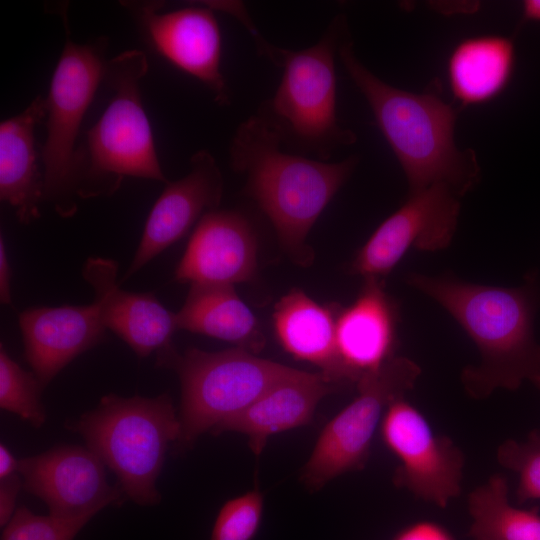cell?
<instances>
[{
	"label": "cell",
	"instance_id": "obj_1",
	"mask_svg": "<svg viewBox=\"0 0 540 540\" xmlns=\"http://www.w3.org/2000/svg\"><path fill=\"white\" fill-rule=\"evenodd\" d=\"M407 282L441 305L477 346L479 364L465 367L461 375L470 397L484 399L499 388L516 390L524 381L540 390V345L533 332L538 297L533 284L509 288L418 273L410 274Z\"/></svg>",
	"mask_w": 540,
	"mask_h": 540
},
{
	"label": "cell",
	"instance_id": "obj_2",
	"mask_svg": "<svg viewBox=\"0 0 540 540\" xmlns=\"http://www.w3.org/2000/svg\"><path fill=\"white\" fill-rule=\"evenodd\" d=\"M231 168L246 177L245 193L273 225L294 261L308 265L306 238L321 213L347 181L357 156L327 162L285 150L256 113L241 122L229 143Z\"/></svg>",
	"mask_w": 540,
	"mask_h": 540
},
{
	"label": "cell",
	"instance_id": "obj_3",
	"mask_svg": "<svg viewBox=\"0 0 540 540\" xmlns=\"http://www.w3.org/2000/svg\"><path fill=\"white\" fill-rule=\"evenodd\" d=\"M338 56L401 165L409 194L438 183L459 197L470 190L479 179V167L472 151L455 145L454 109L434 94L412 93L379 79L356 57L348 32Z\"/></svg>",
	"mask_w": 540,
	"mask_h": 540
},
{
	"label": "cell",
	"instance_id": "obj_4",
	"mask_svg": "<svg viewBox=\"0 0 540 540\" xmlns=\"http://www.w3.org/2000/svg\"><path fill=\"white\" fill-rule=\"evenodd\" d=\"M347 32L345 17L338 15L314 45L302 50L271 49L267 59L282 70V77L256 114L285 150L326 161L334 151L356 141L336 114L335 56Z\"/></svg>",
	"mask_w": 540,
	"mask_h": 540
},
{
	"label": "cell",
	"instance_id": "obj_5",
	"mask_svg": "<svg viewBox=\"0 0 540 540\" xmlns=\"http://www.w3.org/2000/svg\"><path fill=\"white\" fill-rule=\"evenodd\" d=\"M147 70V57L140 50L125 51L107 61L104 82L113 95L77 147L79 200L110 196L125 177L169 182L161 169L141 99L140 81Z\"/></svg>",
	"mask_w": 540,
	"mask_h": 540
},
{
	"label": "cell",
	"instance_id": "obj_6",
	"mask_svg": "<svg viewBox=\"0 0 540 540\" xmlns=\"http://www.w3.org/2000/svg\"><path fill=\"white\" fill-rule=\"evenodd\" d=\"M67 428L80 434L117 475L127 498L142 506L160 502L157 479L167 450L180 434L179 417L167 393L152 398L105 395Z\"/></svg>",
	"mask_w": 540,
	"mask_h": 540
},
{
	"label": "cell",
	"instance_id": "obj_7",
	"mask_svg": "<svg viewBox=\"0 0 540 540\" xmlns=\"http://www.w3.org/2000/svg\"><path fill=\"white\" fill-rule=\"evenodd\" d=\"M156 364L180 379L177 452L246 409L294 369L238 347L217 352L188 348L179 354L173 344L156 353Z\"/></svg>",
	"mask_w": 540,
	"mask_h": 540
},
{
	"label": "cell",
	"instance_id": "obj_8",
	"mask_svg": "<svg viewBox=\"0 0 540 540\" xmlns=\"http://www.w3.org/2000/svg\"><path fill=\"white\" fill-rule=\"evenodd\" d=\"M106 38L79 44L66 37L46 97L47 137L42 148L44 201L70 218L78 210L76 140L84 115L104 81Z\"/></svg>",
	"mask_w": 540,
	"mask_h": 540
},
{
	"label": "cell",
	"instance_id": "obj_9",
	"mask_svg": "<svg viewBox=\"0 0 540 540\" xmlns=\"http://www.w3.org/2000/svg\"><path fill=\"white\" fill-rule=\"evenodd\" d=\"M421 369L407 357L395 356L357 381L358 394L320 433L302 468L301 481L317 491L330 480L364 468L375 431L388 406L405 398Z\"/></svg>",
	"mask_w": 540,
	"mask_h": 540
},
{
	"label": "cell",
	"instance_id": "obj_10",
	"mask_svg": "<svg viewBox=\"0 0 540 540\" xmlns=\"http://www.w3.org/2000/svg\"><path fill=\"white\" fill-rule=\"evenodd\" d=\"M379 428L383 443L399 461L393 475L396 487L441 508L459 496L464 455L449 437L434 431L418 408L405 398L394 401Z\"/></svg>",
	"mask_w": 540,
	"mask_h": 540
},
{
	"label": "cell",
	"instance_id": "obj_11",
	"mask_svg": "<svg viewBox=\"0 0 540 540\" xmlns=\"http://www.w3.org/2000/svg\"><path fill=\"white\" fill-rule=\"evenodd\" d=\"M458 197L442 183L408 194L407 200L377 227L359 250L351 272L380 279L410 249L435 252L448 247L456 231Z\"/></svg>",
	"mask_w": 540,
	"mask_h": 540
},
{
	"label": "cell",
	"instance_id": "obj_12",
	"mask_svg": "<svg viewBox=\"0 0 540 540\" xmlns=\"http://www.w3.org/2000/svg\"><path fill=\"white\" fill-rule=\"evenodd\" d=\"M155 49L179 69L197 78L220 106L230 102L221 72V33L213 10L186 7L162 12L159 1H125Z\"/></svg>",
	"mask_w": 540,
	"mask_h": 540
},
{
	"label": "cell",
	"instance_id": "obj_13",
	"mask_svg": "<svg viewBox=\"0 0 540 540\" xmlns=\"http://www.w3.org/2000/svg\"><path fill=\"white\" fill-rule=\"evenodd\" d=\"M18 472L23 488L40 498L55 516H95L105 507L123 502L122 489L107 483L105 464L88 447L61 445L24 457Z\"/></svg>",
	"mask_w": 540,
	"mask_h": 540
},
{
	"label": "cell",
	"instance_id": "obj_14",
	"mask_svg": "<svg viewBox=\"0 0 540 540\" xmlns=\"http://www.w3.org/2000/svg\"><path fill=\"white\" fill-rule=\"evenodd\" d=\"M223 177L215 158L204 149L190 158V170L168 182L146 220L138 248L121 284L182 238L205 214L218 209Z\"/></svg>",
	"mask_w": 540,
	"mask_h": 540
},
{
	"label": "cell",
	"instance_id": "obj_15",
	"mask_svg": "<svg viewBox=\"0 0 540 540\" xmlns=\"http://www.w3.org/2000/svg\"><path fill=\"white\" fill-rule=\"evenodd\" d=\"M257 271V241L248 219L236 210H214L197 223L176 270L180 283L231 285Z\"/></svg>",
	"mask_w": 540,
	"mask_h": 540
},
{
	"label": "cell",
	"instance_id": "obj_16",
	"mask_svg": "<svg viewBox=\"0 0 540 540\" xmlns=\"http://www.w3.org/2000/svg\"><path fill=\"white\" fill-rule=\"evenodd\" d=\"M118 264L103 257L86 260L82 275L94 291L106 329L120 337L139 358L172 345L177 331L175 313L152 293L123 290L117 281Z\"/></svg>",
	"mask_w": 540,
	"mask_h": 540
},
{
	"label": "cell",
	"instance_id": "obj_17",
	"mask_svg": "<svg viewBox=\"0 0 540 540\" xmlns=\"http://www.w3.org/2000/svg\"><path fill=\"white\" fill-rule=\"evenodd\" d=\"M26 361L45 388L73 359L102 341L98 305L34 307L18 316Z\"/></svg>",
	"mask_w": 540,
	"mask_h": 540
},
{
	"label": "cell",
	"instance_id": "obj_18",
	"mask_svg": "<svg viewBox=\"0 0 540 540\" xmlns=\"http://www.w3.org/2000/svg\"><path fill=\"white\" fill-rule=\"evenodd\" d=\"M397 310L378 278H365L356 300L336 317V344L351 383L392 359Z\"/></svg>",
	"mask_w": 540,
	"mask_h": 540
},
{
	"label": "cell",
	"instance_id": "obj_19",
	"mask_svg": "<svg viewBox=\"0 0 540 540\" xmlns=\"http://www.w3.org/2000/svg\"><path fill=\"white\" fill-rule=\"evenodd\" d=\"M336 389L338 385L321 372L293 369L246 409L218 425L212 434H245L250 449L259 456L268 437L308 424L321 399Z\"/></svg>",
	"mask_w": 540,
	"mask_h": 540
},
{
	"label": "cell",
	"instance_id": "obj_20",
	"mask_svg": "<svg viewBox=\"0 0 540 540\" xmlns=\"http://www.w3.org/2000/svg\"><path fill=\"white\" fill-rule=\"evenodd\" d=\"M46 115V98L39 95L21 113L0 125V199L14 208L22 224L40 217L44 201L35 128Z\"/></svg>",
	"mask_w": 540,
	"mask_h": 540
},
{
	"label": "cell",
	"instance_id": "obj_21",
	"mask_svg": "<svg viewBox=\"0 0 540 540\" xmlns=\"http://www.w3.org/2000/svg\"><path fill=\"white\" fill-rule=\"evenodd\" d=\"M336 317L331 308L293 288L276 303L273 326L277 341L287 353L319 367L340 385L351 381L337 352Z\"/></svg>",
	"mask_w": 540,
	"mask_h": 540
},
{
	"label": "cell",
	"instance_id": "obj_22",
	"mask_svg": "<svg viewBox=\"0 0 540 540\" xmlns=\"http://www.w3.org/2000/svg\"><path fill=\"white\" fill-rule=\"evenodd\" d=\"M175 322L177 330L230 342L253 354L265 345L254 313L231 285L191 284Z\"/></svg>",
	"mask_w": 540,
	"mask_h": 540
},
{
	"label": "cell",
	"instance_id": "obj_23",
	"mask_svg": "<svg viewBox=\"0 0 540 540\" xmlns=\"http://www.w3.org/2000/svg\"><path fill=\"white\" fill-rule=\"evenodd\" d=\"M514 66L515 48L510 38L500 35L466 38L449 56V86L463 105L483 104L503 92Z\"/></svg>",
	"mask_w": 540,
	"mask_h": 540
},
{
	"label": "cell",
	"instance_id": "obj_24",
	"mask_svg": "<svg viewBox=\"0 0 540 540\" xmlns=\"http://www.w3.org/2000/svg\"><path fill=\"white\" fill-rule=\"evenodd\" d=\"M508 482L502 474L492 475L468 496L472 518V540H540L537 507L520 509L509 503Z\"/></svg>",
	"mask_w": 540,
	"mask_h": 540
},
{
	"label": "cell",
	"instance_id": "obj_25",
	"mask_svg": "<svg viewBox=\"0 0 540 540\" xmlns=\"http://www.w3.org/2000/svg\"><path fill=\"white\" fill-rule=\"evenodd\" d=\"M44 387L34 373L25 371L0 345V407L18 415L35 428L46 420L41 402Z\"/></svg>",
	"mask_w": 540,
	"mask_h": 540
},
{
	"label": "cell",
	"instance_id": "obj_26",
	"mask_svg": "<svg viewBox=\"0 0 540 540\" xmlns=\"http://www.w3.org/2000/svg\"><path fill=\"white\" fill-rule=\"evenodd\" d=\"M93 517L42 516L22 506L4 527L1 540H74Z\"/></svg>",
	"mask_w": 540,
	"mask_h": 540
},
{
	"label": "cell",
	"instance_id": "obj_27",
	"mask_svg": "<svg viewBox=\"0 0 540 540\" xmlns=\"http://www.w3.org/2000/svg\"><path fill=\"white\" fill-rule=\"evenodd\" d=\"M496 457L501 466L518 475V502L540 499V431H532L525 441H504Z\"/></svg>",
	"mask_w": 540,
	"mask_h": 540
},
{
	"label": "cell",
	"instance_id": "obj_28",
	"mask_svg": "<svg viewBox=\"0 0 540 540\" xmlns=\"http://www.w3.org/2000/svg\"><path fill=\"white\" fill-rule=\"evenodd\" d=\"M263 505L258 488L228 500L218 512L210 540H251L259 529Z\"/></svg>",
	"mask_w": 540,
	"mask_h": 540
},
{
	"label": "cell",
	"instance_id": "obj_29",
	"mask_svg": "<svg viewBox=\"0 0 540 540\" xmlns=\"http://www.w3.org/2000/svg\"><path fill=\"white\" fill-rule=\"evenodd\" d=\"M393 540H455L440 524L433 521H418L403 528Z\"/></svg>",
	"mask_w": 540,
	"mask_h": 540
},
{
	"label": "cell",
	"instance_id": "obj_30",
	"mask_svg": "<svg viewBox=\"0 0 540 540\" xmlns=\"http://www.w3.org/2000/svg\"><path fill=\"white\" fill-rule=\"evenodd\" d=\"M0 481V525L5 527L16 511V499L23 482L17 474Z\"/></svg>",
	"mask_w": 540,
	"mask_h": 540
},
{
	"label": "cell",
	"instance_id": "obj_31",
	"mask_svg": "<svg viewBox=\"0 0 540 540\" xmlns=\"http://www.w3.org/2000/svg\"><path fill=\"white\" fill-rule=\"evenodd\" d=\"M12 270L7 258L4 239L0 238V301L4 305H12L11 294Z\"/></svg>",
	"mask_w": 540,
	"mask_h": 540
},
{
	"label": "cell",
	"instance_id": "obj_32",
	"mask_svg": "<svg viewBox=\"0 0 540 540\" xmlns=\"http://www.w3.org/2000/svg\"><path fill=\"white\" fill-rule=\"evenodd\" d=\"M19 460H16L6 445H0V480H4L18 471Z\"/></svg>",
	"mask_w": 540,
	"mask_h": 540
},
{
	"label": "cell",
	"instance_id": "obj_33",
	"mask_svg": "<svg viewBox=\"0 0 540 540\" xmlns=\"http://www.w3.org/2000/svg\"><path fill=\"white\" fill-rule=\"evenodd\" d=\"M522 13L524 20L540 22V0H525Z\"/></svg>",
	"mask_w": 540,
	"mask_h": 540
}]
</instances>
